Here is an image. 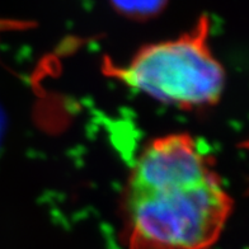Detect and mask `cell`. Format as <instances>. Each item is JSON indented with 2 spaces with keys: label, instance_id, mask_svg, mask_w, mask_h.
<instances>
[{
  "label": "cell",
  "instance_id": "cell-2",
  "mask_svg": "<svg viewBox=\"0 0 249 249\" xmlns=\"http://www.w3.org/2000/svg\"><path fill=\"white\" fill-rule=\"evenodd\" d=\"M210 20L202 18L182 36L142 47L124 65L106 60L103 71L151 98L198 108L215 105L223 94L225 71L209 45Z\"/></svg>",
  "mask_w": 249,
  "mask_h": 249
},
{
  "label": "cell",
  "instance_id": "cell-3",
  "mask_svg": "<svg viewBox=\"0 0 249 249\" xmlns=\"http://www.w3.org/2000/svg\"><path fill=\"white\" fill-rule=\"evenodd\" d=\"M116 9L135 19H146L158 14L167 0H111Z\"/></svg>",
  "mask_w": 249,
  "mask_h": 249
},
{
  "label": "cell",
  "instance_id": "cell-1",
  "mask_svg": "<svg viewBox=\"0 0 249 249\" xmlns=\"http://www.w3.org/2000/svg\"><path fill=\"white\" fill-rule=\"evenodd\" d=\"M231 207L213 159L192 136L155 139L128 178V249H211Z\"/></svg>",
  "mask_w": 249,
  "mask_h": 249
},
{
  "label": "cell",
  "instance_id": "cell-4",
  "mask_svg": "<svg viewBox=\"0 0 249 249\" xmlns=\"http://www.w3.org/2000/svg\"><path fill=\"white\" fill-rule=\"evenodd\" d=\"M5 115H4V111L0 106V145H1V141H3L4 138V132H5Z\"/></svg>",
  "mask_w": 249,
  "mask_h": 249
}]
</instances>
